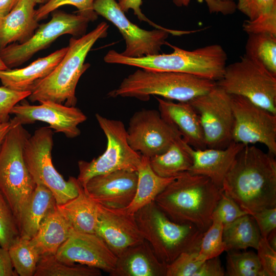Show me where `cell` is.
Wrapping results in <instances>:
<instances>
[{
    "label": "cell",
    "mask_w": 276,
    "mask_h": 276,
    "mask_svg": "<svg viewBox=\"0 0 276 276\" xmlns=\"http://www.w3.org/2000/svg\"><path fill=\"white\" fill-rule=\"evenodd\" d=\"M274 156L255 146L245 145L223 180V192L250 215L276 207Z\"/></svg>",
    "instance_id": "1"
},
{
    "label": "cell",
    "mask_w": 276,
    "mask_h": 276,
    "mask_svg": "<svg viewBox=\"0 0 276 276\" xmlns=\"http://www.w3.org/2000/svg\"><path fill=\"white\" fill-rule=\"evenodd\" d=\"M222 193L208 177L186 171L176 176L154 201L173 221L192 224L204 233L212 223V213Z\"/></svg>",
    "instance_id": "2"
},
{
    "label": "cell",
    "mask_w": 276,
    "mask_h": 276,
    "mask_svg": "<svg viewBox=\"0 0 276 276\" xmlns=\"http://www.w3.org/2000/svg\"><path fill=\"white\" fill-rule=\"evenodd\" d=\"M108 28L106 22H102L81 37L71 38L62 59L48 75L34 84L29 99L32 102L49 101L76 106L77 83L90 66L84 63L86 56L98 39L107 36Z\"/></svg>",
    "instance_id": "3"
},
{
    "label": "cell",
    "mask_w": 276,
    "mask_h": 276,
    "mask_svg": "<svg viewBox=\"0 0 276 276\" xmlns=\"http://www.w3.org/2000/svg\"><path fill=\"white\" fill-rule=\"evenodd\" d=\"M167 44L173 49L172 53L129 57L110 50L104 60L150 71L187 73L215 82L222 77L227 56L221 45L213 44L188 51L168 42Z\"/></svg>",
    "instance_id": "4"
},
{
    "label": "cell",
    "mask_w": 276,
    "mask_h": 276,
    "mask_svg": "<svg viewBox=\"0 0 276 276\" xmlns=\"http://www.w3.org/2000/svg\"><path fill=\"white\" fill-rule=\"evenodd\" d=\"M215 81L193 75L173 72L139 69L125 77L110 97L135 98L143 101L159 96L177 102H189L209 91Z\"/></svg>",
    "instance_id": "5"
},
{
    "label": "cell",
    "mask_w": 276,
    "mask_h": 276,
    "mask_svg": "<svg viewBox=\"0 0 276 276\" xmlns=\"http://www.w3.org/2000/svg\"><path fill=\"white\" fill-rule=\"evenodd\" d=\"M137 226L158 260L167 264L183 252L199 250L204 233L171 220L153 201L135 214Z\"/></svg>",
    "instance_id": "6"
},
{
    "label": "cell",
    "mask_w": 276,
    "mask_h": 276,
    "mask_svg": "<svg viewBox=\"0 0 276 276\" xmlns=\"http://www.w3.org/2000/svg\"><path fill=\"white\" fill-rule=\"evenodd\" d=\"M11 120L12 126L0 150V192L9 203L18 224L21 211L36 184L24 156L25 143L30 135L15 117Z\"/></svg>",
    "instance_id": "7"
},
{
    "label": "cell",
    "mask_w": 276,
    "mask_h": 276,
    "mask_svg": "<svg viewBox=\"0 0 276 276\" xmlns=\"http://www.w3.org/2000/svg\"><path fill=\"white\" fill-rule=\"evenodd\" d=\"M216 85L227 93L244 97L276 114V75L245 54L226 65Z\"/></svg>",
    "instance_id": "8"
},
{
    "label": "cell",
    "mask_w": 276,
    "mask_h": 276,
    "mask_svg": "<svg viewBox=\"0 0 276 276\" xmlns=\"http://www.w3.org/2000/svg\"><path fill=\"white\" fill-rule=\"evenodd\" d=\"M53 132L49 127H40L27 140L24 151L28 170L36 185H43L53 193L57 205L63 204L79 193L77 179L67 181L54 167L52 159Z\"/></svg>",
    "instance_id": "9"
},
{
    "label": "cell",
    "mask_w": 276,
    "mask_h": 276,
    "mask_svg": "<svg viewBox=\"0 0 276 276\" xmlns=\"http://www.w3.org/2000/svg\"><path fill=\"white\" fill-rule=\"evenodd\" d=\"M95 116L106 137L107 146L101 155L91 161L78 162L77 179L82 187L96 175L120 170L137 171L141 159V155L129 145L126 129L122 121L109 119L99 113Z\"/></svg>",
    "instance_id": "10"
},
{
    "label": "cell",
    "mask_w": 276,
    "mask_h": 276,
    "mask_svg": "<svg viewBox=\"0 0 276 276\" xmlns=\"http://www.w3.org/2000/svg\"><path fill=\"white\" fill-rule=\"evenodd\" d=\"M89 21L78 14L57 11L49 22L39 26L36 32L26 41L13 43L0 50V57L8 68L18 66L61 35H83Z\"/></svg>",
    "instance_id": "11"
},
{
    "label": "cell",
    "mask_w": 276,
    "mask_h": 276,
    "mask_svg": "<svg viewBox=\"0 0 276 276\" xmlns=\"http://www.w3.org/2000/svg\"><path fill=\"white\" fill-rule=\"evenodd\" d=\"M94 10L113 24L125 40L126 47L121 54L129 57H140L158 54L161 47L167 44L169 34L180 35L187 32L167 28L144 30L131 22L116 0H95Z\"/></svg>",
    "instance_id": "12"
},
{
    "label": "cell",
    "mask_w": 276,
    "mask_h": 276,
    "mask_svg": "<svg viewBox=\"0 0 276 276\" xmlns=\"http://www.w3.org/2000/svg\"><path fill=\"white\" fill-rule=\"evenodd\" d=\"M189 103L198 114L206 148L227 147L232 142L234 124L232 95L216 85Z\"/></svg>",
    "instance_id": "13"
},
{
    "label": "cell",
    "mask_w": 276,
    "mask_h": 276,
    "mask_svg": "<svg viewBox=\"0 0 276 276\" xmlns=\"http://www.w3.org/2000/svg\"><path fill=\"white\" fill-rule=\"evenodd\" d=\"M232 95L234 116L232 141L244 145L260 143L276 155V114L247 98Z\"/></svg>",
    "instance_id": "14"
},
{
    "label": "cell",
    "mask_w": 276,
    "mask_h": 276,
    "mask_svg": "<svg viewBox=\"0 0 276 276\" xmlns=\"http://www.w3.org/2000/svg\"><path fill=\"white\" fill-rule=\"evenodd\" d=\"M126 132L131 148L149 158L164 153L181 136L177 128L163 119L158 110L150 109L134 113Z\"/></svg>",
    "instance_id": "15"
},
{
    "label": "cell",
    "mask_w": 276,
    "mask_h": 276,
    "mask_svg": "<svg viewBox=\"0 0 276 276\" xmlns=\"http://www.w3.org/2000/svg\"><path fill=\"white\" fill-rule=\"evenodd\" d=\"M55 256L65 263L73 265L77 263L109 274L114 269L117 260V257L98 235L74 229Z\"/></svg>",
    "instance_id": "16"
},
{
    "label": "cell",
    "mask_w": 276,
    "mask_h": 276,
    "mask_svg": "<svg viewBox=\"0 0 276 276\" xmlns=\"http://www.w3.org/2000/svg\"><path fill=\"white\" fill-rule=\"evenodd\" d=\"M39 105L16 104L11 114L15 115L22 125L37 121L47 123L56 132H62L68 138L78 136L81 131L78 125L87 120L86 115L76 106H68L58 103L46 101Z\"/></svg>",
    "instance_id": "17"
},
{
    "label": "cell",
    "mask_w": 276,
    "mask_h": 276,
    "mask_svg": "<svg viewBox=\"0 0 276 276\" xmlns=\"http://www.w3.org/2000/svg\"><path fill=\"white\" fill-rule=\"evenodd\" d=\"M97 210L95 233L117 257L128 248L145 240L134 214L128 213L125 208L109 207L97 203Z\"/></svg>",
    "instance_id": "18"
},
{
    "label": "cell",
    "mask_w": 276,
    "mask_h": 276,
    "mask_svg": "<svg viewBox=\"0 0 276 276\" xmlns=\"http://www.w3.org/2000/svg\"><path fill=\"white\" fill-rule=\"evenodd\" d=\"M137 182V171L120 170L94 176L83 188L97 203L126 208L134 197Z\"/></svg>",
    "instance_id": "19"
},
{
    "label": "cell",
    "mask_w": 276,
    "mask_h": 276,
    "mask_svg": "<svg viewBox=\"0 0 276 276\" xmlns=\"http://www.w3.org/2000/svg\"><path fill=\"white\" fill-rule=\"evenodd\" d=\"M155 98L161 116L177 128L189 146L195 149L206 148L198 114L189 102H175L158 97Z\"/></svg>",
    "instance_id": "20"
},
{
    "label": "cell",
    "mask_w": 276,
    "mask_h": 276,
    "mask_svg": "<svg viewBox=\"0 0 276 276\" xmlns=\"http://www.w3.org/2000/svg\"><path fill=\"white\" fill-rule=\"evenodd\" d=\"M245 145L232 141L224 149H195L190 146L193 164L189 172L208 177L216 186L222 189L227 172Z\"/></svg>",
    "instance_id": "21"
},
{
    "label": "cell",
    "mask_w": 276,
    "mask_h": 276,
    "mask_svg": "<svg viewBox=\"0 0 276 276\" xmlns=\"http://www.w3.org/2000/svg\"><path fill=\"white\" fill-rule=\"evenodd\" d=\"M167 264L160 261L149 243L143 242L117 257L111 276H166Z\"/></svg>",
    "instance_id": "22"
},
{
    "label": "cell",
    "mask_w": 276,
    "mask_h": 276,
    "mask_svg": "<svg viewBox=\"0 0 276 276\" xmlns=\"http://www.w3.org/2000/svg\"><path fill=\"white\" fill-rule=\"evenodd\" d=\"M36 3L32 0H19L12 10L0 18V50L7 45L28 40L39 27L35 17Z\"/></svg>",
    "instance_id": "23"
},
{
    "label": "cell",
    "mask_w": 276,
    "mask_h": 276,
    "mask_svg": "<svg viewBox=\"0 0 276 276\" xmlns=\"http://www.w3.org/2000/svg\"><path fill=\"white\" fill-rule=\"evenodd\" d=\"M67 49V47L62 48L21 68L0 70V81L3 86L8 88L31 91L37 81L46 77L55 68Z\"/></svg>",
    "instance_id": "24"
},
{
    "label": "cell",
    "mask_w": 276,
    "mask_h": 276,
    "mask_svg": "<svg viewBox=\"0 0 276 276\" xmlns=\"http://www.w3.org/2000/svg\"><path fill=\"white\" fill-rule=\"evenodd\" d=\"M73 230L56 205L41 221L36 234L30 241L40 256L55 255Z\"/></svg>",
    "instance_id": "25"
},
{
    "label": "cell",
    "mask_w": 276,
    "mask_h": 276,
    "mask_svg": "<svg viewBox=\"0 0 276 276\" xmlns=\"http://www.w3.org/2000/svg\"><path fill=\"white\" fill-rule=\"evenodd\" d=\"M57 205L52 192L46 187L36 185L22 209L18 223L20 236L32 239L47 214Z\"/></svg>",
    "instance_id": "26"
},
{
    "label": "cell",
    "mask_w": 276,
    "mask_h": 276,
    "mask_svg": "<svg viewBox=\"0 0 276 276\" xmlns=\"http://www.w3.org/2000/svg\"><path fill=\"white\" fill-rule=\"evenodd\" d=\"M57 205L75 231L96 234L97 203L88 195L80 183L79 193L76 197Z\"/></svg>",
    "instance_id": "27"
},
{
    "label": "cell",
    "mask_w": 276,
    "mask_h": 276,
    "mask_svg": "<svg viewBox=\"0 0 276 276\" xmlns=\"http://www.w3.org/2000/svg\"><path fill=\"white\" fill-rule=\"evenodd\" d=\"M137 173L135 194L132 202L125 208L127 212L131 214H134L142 208L154 201L156 196L176 177L165 178L158 176L151 168L149 158L143 155H141Z\"/></svg>",
    "instance_id": "28"
},
{
    "label": "cell",
    "mask_w": 276,
    "mask_h": 276,
    "mask_svg": "<svg viewBox=\"0 0 276 276\" xmlns=\"http://www.w3.org/2000/svg\"><path fill=\"white\" fill-rule=\"evenodd\" d=\"M190 146L181 136L178 137L164 153L149 158L151 168L157 175L165 178L189 171L193 164Z\"/></svg>",
    "instance_id": "29"
},
{
    "label": "cell",
    "mask_w": 276,
    "mask_h": 276,
    "mask_svg": "<svg viewBox=\"0 0 276 276\" xmlns=\"http://www.w3.org/2000/svg\"><path fill=\"white\" fill-rule=\"evenodd\" d=\"M223 226V240L226 251L257 249L262 236L251 215L246 214Z\"/></svg>",
    "instance_id": "30"
},
{
    "label": "cell",
    "mask_w": 276,
    "mask_h": 276,
    "mask_svg": "<svg viewBox=\"0 0 276 276\" xmlns=\"http://www.w3.org/2000/svg\"><path fill=\"white\" fill-rule=\"evenodd\" d=\"M245 55L259 61L276 75V36L270 34H249Z\"/></svg>",
    "instance_id": "31"
},
{
    "label": "cell",
    "mask_w": 276,
    "mask_h": 276,
    "mask_svg": "<svg viewBox=\"0 0 276 276\" xmlns=\"http://www.w3.org/2000/svg\"><path fill=\"white\" fill-rule=\"evenodd\" d=\"M99 269L83 265H70L55 255L41 256L34 276H100Z\"/></svg>",
    "instance_id": "32"
},
{
    "label": "cell",
    "mask_w": 276,
    "mask_h": 276,
    "mask_svg": "<svg viewBox=\"0 0 276 276\" xmlns=\"http://www.w3.org/2000/svg\"><path fill=\"white\" fill-rule=\"evenodd\" d=\"M8 250L18 275L34 276L40 255L31 244L30 239L19 236Z\"/></svg>",
    "instance_id": "33"
},
{
    "label": "cell",
    "mask_w": 276,
    "mask_h": 276,
    "mask_svg": "<svg viewBox=\"0 0 276 276\" xmlns=\"http://www.w3.org/2000/svg\"><path fill=\"white\" fill-rule=\"evenodd\" d=\"M227 274L229 276H266L257 254L252 251H227Z\"/></svg>",
    "instance_id": "34"
},
{
    "label": "cell",
    "mask_w": 276,
    "mask_h": 276,
    "mask_svg": "<svg viewBox=\"0 0 276 276\" xmlns=\"http://www.w3.org/2000/svg\"><path fill=\"white\" fill-rule=\"evenodd\" d=\"M223 224L217 220H213L209 228L204 232L201 238L198 255L200 258L205 261L219 256L226 251L223 240Z\"/></svg>",
    "instance_id": "35"
},
{
    "label": "cell",
    "mask_w": 276,
    "mask_h": 276,
    "mask_svg": "<svg viewBox=\"0 0 276 276\" xmlns=\"http://www.w3.org/2000/svg\"><path fill=\"white\" fill-rule=\"evenodd\" d=\"M20 236L16 219L7 201L0 192V245L9 249Z\"/></svg>",
    "instance_id": "36"
},
{
    "label": "cell",
    "mask_w": 276,
    "mask_h": 276,
    "mask_svg": "<svg viewBox=\"0 0 276 276\" xmlns=\"http://www.w3.org/2000/svg\"><path fill=\"white\" fill-rule=\"evenodd\" d=\"M95 0H48L42 6L35 10V17L39 21L46 17L49 13L59 7L70 5L76 7L77 14L86 18L89 21H94L98 17L93 8Z\"/></svg>",
    "instance_id": "37"
},
{
    "label": "cell",
    "mask_w": 276,
    "mask_h": 276,
    "mask_svg": "<svg viewBox=\"0 0 276 276\" xmlns=\"http://www.w3.org/2000/svg\"><path fill=\"white\" fill-rule=\"evenodd\" d=\"M199 250L186 251L167 265L166 276H194L204 261L198 255Z\"/></svg>",
    "instance_id": "38"
},
{
    "label": "cell",
    "mask_w": 276,
    "mask_h": 276,
    "mask_svg": "<svg viewBox=\"0 0 276 276\" xmlns=\"http://www.w3.org/2000/svg\"><path fill=\"white\" fill-rule=\"evenodd\" d=\"M248 214L247 212L242 209L234 200L223 191L221 197L212 213V221H218L225 225Z\"/></svg>",
    "instance_id": "39"
},
{
    "label": "cell",
    "mask_w": 276,
    "mask_h": 276,
    "mask_svg": "<svg viewBox=\"0 0 276 276\" xmlns=\"http://www.w3.org/2000/svg\"><path fill=\"white\" fill-rule=\"evenodd\" d=\"M242 28L248 34L262 33L276 36V6L254 19L245 20Z\"/></svg>",
    "instance_id": "40"
},
{
    "label": "cell",
    "mask_w": 276,
    "mask_h": 276,
    "mask_svg": "<svg viewBox=\"0 0 276 276\" xmlns=\"http://www.w3.org/2000/svg\"><path fill=\"white\" fill-rule=\"evenodd\" d=\"M30 94V91H18L4 86L0 87V122L9 121L14 106L28 98Z\"/></svg>",
    "instance_id": "41"
},
{
    "label": "cell",
    "mask_w": 276,
    "mask_h": 276,
    "mask_svg": "<svg viewBox=\"0 0 276 276\" xmlns=\"http://www.w3.org/2000/svg\"><path fill=\"white\" fill-rule=\"evenodd\" d=\"M276 6V0H238L236 8L252 20L270 11Z\"/></svg>",
    "instance_id": "42"
},
{
    "label": "cell",
    "mask_w": 276,
    "mask_h": 276,
    "mask_svg": "<svg viewBox=\"0 0 276 276\" xmlns=\"http://www.w3.org/2000/svg\"><path fill=\"white\" fill-rule=\"evenodd\" d=\"M257 250L258 257L266 276H275L276 250L270 246L266 238H261Z\"/></svg>",
    "instance_id": "43"
},
{
    "label": "cell",
    "mask_w": 276,
    "mask_h": 276,
    "mask_svg": "<svg viewBox=\"0 0 276 276\" xmlns=\"http://www.w3.org/2000/svg\"><path fill=\"white\" fill-rule=\"evenodd\" d=\"M254 218L262 237L267 238L276 228V207L262 210L251 215Z\"/></svg>",
    "instance_id": "44"
},
{
    "label": "cell",
    "mask_w": 276,
    "mask_h": 276,
    "mask_svg": "<svg viewBox=\"0 0 276 276\" xmlns=\"http://www.w3.org/2000/svg\"><path fill=\"white\" fill-rule=\"evenodd\" d=\"M191 0H173L177 7L189 5ZM211 13H221L224 15L233 14L237 10L236 4L233 1L204 0Z\"/></svg>",
    "instance_id": "45"
},
{
    "label": "cell",
    "mask_w": 276,
    "mask_h": 276,
    "mask_svg": "<svg viewBox=\"0 0 276 276\" xmlns=\"http://www.w3.org/2000/svg\"><path fill=\"white\" fill-rule=\"evenodd\" d=\"M224 270L219 256L204 261L194 276H223Z\"/></svg>",
    "instance_id": "46"
},
{
    "label": "cell",
    "mask_w": 276,
    "mask_h": 276,
    "mask_svg": "<svg viewBox=\"0 0 276 276\" xmlns=\"http://www.w3.org/2000/svg\"><path fill=\"white\" fill-rule=\"evenodd\" d=\"M142 0H118V2L120 7L123 12H126L129 9H132L134 14L140 20L149 23L150 25L155 27V29L164 28L151 21L142 13L141 9V6L142 5Z\"/></svg>",
    "instance_id": "47"
},
{
    "label": "cell",
    "mask_w": 276,
    "mask_h": 276,
    "mask_svg": "<svg viewBox=\"0 0 276 276\" xmlns=\"http://www.w3.org/2000/svg\"><path fill=\"white\" fill-rule=\"evenodd\" d=\"M8 249L0 245V276H17Z\"/></svg>",
    "instance_id": "48"
},
{
    "label": "cell",
    "mask_w": 276,
    "mask_h": 276,
    "mask_svg": "<svg viewBox=\"0 0 276 276\" xmlns=\"http://www.w3.org/2000/svg\"><path fill=\"white\" fill-rule=\"evenodd\" d=\"M19 0H0V18L8 14Z\"/></svg>",
    "instance_id": "49"
},
{
    "label": "cell",
    "mask_w": 276,
    "mask_h": 276,
    "mask_svg": "<svg viewBox=\"0 0 276 276\" xmlns=\"http://www.w3.org/2000/svg\"><path fill=\"white\" fill-rule=\"evenodd\" d=\"M12 126V121L10 119L9 121L0 123V150L3 142Z\"/></svg>",
    "instance_id": "50"
},
{
    "label": "cell",
    "mask_w": 276,
    "mask_h": 276,
    "mask_svg": "<svg viewBox=\"0 0 276 276\" xmlns=\"http://www.w3.org/2000/svg\"><path fill=\"white\" fill-rule=\"evenodd\" d=\"M266 239L270 246L276 250V229L271 232Z\"/></svg>",
    "instance_id": "51"
},
{
    "label": "cell",
    "mask_w": 276,
    "mask_h": 276,
    "mask_svg": "<svg viewBox=\"0 0 276 276\" xmlns=\"http://www.w3.org/2000/svg\"><path fill=\"white\" fill-rule=\"evenodd\" d=\"M9 69L5 64L3 60L0 57V70H5Z\"/></svg>",
    "instance_id": "52"
},
{
    "label": "cell",
    "mask_w": 276,
    "mask_h": 276,
    "mask_svg": "<svg viewBox=\"0 0 276 276\" xmlns=\"http://www.w3.org/2000/svg\"><path fill=\"white\" fill-rule=\"evenodd\" d=\"M32 1L35 2L36 4H37V3H39V4L44 3V0H32Z\"/></svg>",
    "instance_id": "53"
},
{
    "label": "cell",
    "mask_w": 276,
    "mask_h": 276,
    "mask_svg": "<svg viewBox=\"0 0 276 276\" xmlns=\"http://www.w3.org/2000/svg\"><path fill=\"white\" fill-rule=\"evenodd\" d=\"M220 1H233V0H220Z\"/></svg>",
    "instance_id": "54"
},
{
    "label": "cell",
    "mask_w": 276,
    "mask_h": 276,
    "mask_svg": "<svg viewBox=\"0 0 276 276\" xmlns=\"http://www.w3.org/2000/svg\"><path fill=\"white\" fill-rule=\"evenodd\" d=\"M48 0H44V3H46Z\"/></svg>",
    "instance_id": "55"
},
{
    "label": "cell",
    "mask_w": 276,
    "mask_h": 276,
    "mask_svg": "<svg viewBox=\"0 0 276 276\" xmlns=\"http://www.w3.org/2000/svg\"><path fill=\"white\" fill-rule=\"evenodd\" d=\"M0 123H1V122H0Z\"/></svg>",
    "instance_id": "56"
}]
</instances>
